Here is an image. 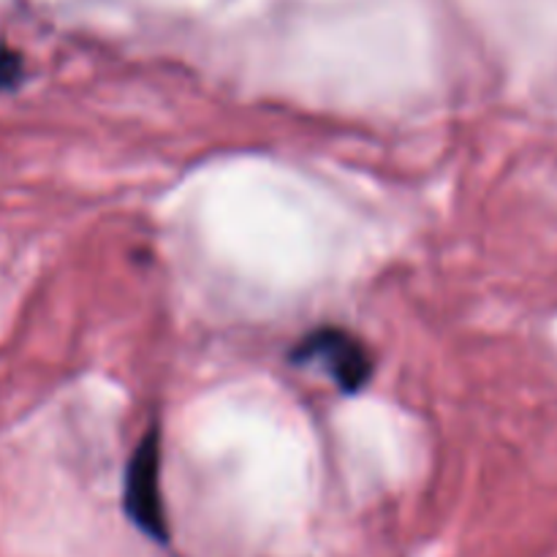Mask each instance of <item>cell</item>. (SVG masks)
<instances>
[{
	"label": "cell",
	"instance_id": "cell-1",
	"mask_svg": "<svg viewBox=\"0 0 557 557\" xmlns=\"http://www.w3.org/2000/svg\"><path fill=\"white\" fill-rule=\"evenodd\" d=\"M299 368H319L337 389H364L373 379V357L370 348L341 326H319L297 343L292 354Z\"/></svg>",
	"mask_w": 557,
	"mask_h": 557
},
{
	"label": "cell",
	"instance_id": "cell-2",
	"mask_svg": "<svg viewBox=\"0 0 557 557\" xmlns=\"http://www.w3.org/2000/svg\"><path fill=\"white\" fill-rule=\"evenodd\" d=\"M123 504L128 520L156 542L169 539L166 511L161 498V435L156 428L145 433L125 468Z\"/></svg>",
	"mask_w": 557,
	"mask_h": 557
}]
</instances>
